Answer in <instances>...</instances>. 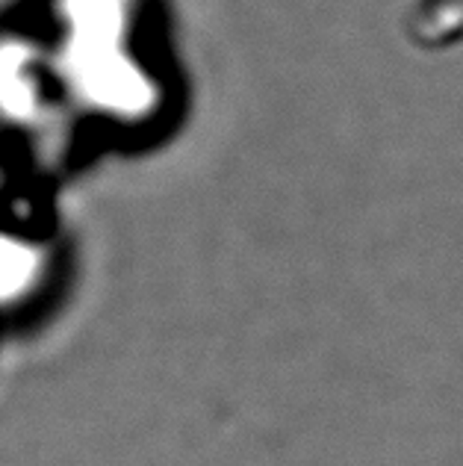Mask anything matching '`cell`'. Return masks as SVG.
<instances>
[{"instance_id":"cell-1","label":"cell","mask_w":463,"mask_h":466,"mask_svg":"<svg viewBox=\"0 0 463 466\" xmlns=\"http://www.w3.org/2000/svg\"><path fill=\"white\" fill-rule=\"evenodd\" d=\"M0 104L12 116H27L35 104L33 80L27 75V59L21 47L0 51Z\"/></svg>"},{"instance_id":"cell-2","label":"cell","mask_w":463,"mask_h":466,"mask_svg":"<svg viewBox=\"0 0 463 466\" xmlns=\"http://www.w3.org/2000/svg\"><path fill=\"white\" fill-rule=\"evenodd\" d=\"M35 254L21 242L0 237V299L21 296L35 278Z\"/></svg>"}]
</instances>
